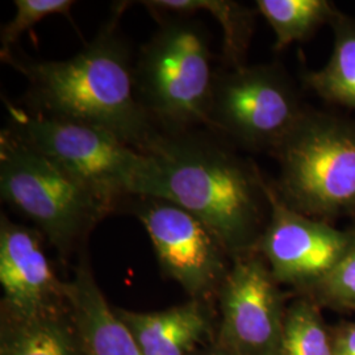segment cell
Listing matches in <instances>:
<instances>
[{
  "instance_id": "9c48e42d",
  "label": "cell",
  "mask_w": 355,
  "mask_h": 355,
  "mask_svg": "<svg viewBox=\"0 0 355 355\" xmlns=\"http://www.w3.org/2000/svg\"><path fill=\"white\" fill-rule=\"evenodd\" d=\"M217 347L232 355H280L287 308L279 283L257 250L232 258L218 290Z\"/></svg>"
},
{
  "instance_id": "9a60e30c",
  "label": "cell",
  "mask_w": 355,
  "mask_h": 355,
  "mask_svg": "<svg viewBox=\"0 0 355 355\" xmlns=\"http://www.w3.org/2000/svg\"><path fill=\"white\" fill-rule=\"evenodd\" d=\"M61 311L13 320L16 324L3 337L1 355H83L71 318L67 324Z\"/></svg>"
},
{
  "instance_id": "603a6c76",
  "label": "cell",
  "mask_w": 355,
  "mask_h": 355,
  "mask_svg": "<svg viewBox=\"0 0 355 355\" xmlns=\"http://www.w3.org/2000/svg\"><path fill=\"white\" fill-rule=\"evenodd\" d=\"M202 355H232L227 353V352H224L223 349H220V347H216L215 350H212V352H208V353H205V354Z\"/></svg>"
},
{
  "instance_id": "44dd1931",
  "label": "cell",
  "mask_w": 355,
  "mask_h": 355,
  "mask_svg": "<svg viewBox=\"0 0 355 355\" xmlns=\"http://www.w3.org/2000/svg\"><path fill=\"white\" fill-rule=\"evenodd\" d=\"M202 300H198L193 312L187 321L173 334L159 355H190L195 346L208 333L209 322Z\"/></svg>"
},
{
  "instance_id": "30bf717a",
  "label": "cell",
  "mask_w": 355,
  "mask_h": 355,
  "mask_svg": "<svg viewBox=\"0 0 355 355\" xmlns=\"http://www.w3.org/2000/svg\"><path fill=\"white\" fill-rule=\"evenodd\" d=\"M270 216L258 242L279 284L304 295L324 279L346 253L353 232L296 212L283 203L270 180Z\"/></svg>"
},
{
  "instance_id": "d6986e66",
  "label": "cell",
  "mask_w": 355,
  "mask_h": 355,
  "mask_svg": "<svg viewBox=\"0 0 355 355\" xmlns=\"http://www.w3.org/2000/svg\"><path fill=\"white\" fill-rule=\"evenodd\" d=\"M352 242L329 274L304 295L320 306L355 311V225Z\"/></svg>"
},
{
  "instance_id": "ba28073f",
  "label": "cell",
  "mask_w": 355,
  "mask_h": 355,
  "mask_svg": "<svg viewBox=\"0 0 355 355\" xmlns=\"http://www.w3.org/2000/svg\"><path fill=\"white\" fill-rule=\"evenodd\" d=\"M130 205L146 229L162 271L196 300L218 290L232 257L203 221L177 204L152 196H132Z\"/></svg>"
},
{
  "instance_id": "7a4b0ae2",
  "label": "cell",
  "mask_w": 355,
  "mask_h": 355,
  "mask_svg": "<svg viewBox=\"0 0 355 355\" xmlns=\"http://www.w3.org/2000/svg\"><path fill=\"white\" fill-rule=\"evenodd\" d=\"M127 4H114L98 33L69 60H31L13 51L0 57L28 82L26 111L99 128L142 152L161 130L136 89V61L120 26Z\"/></svg>"
},
{
  "instance_id": "5b68a950",
  "label": "cell",
  "mask_w": 355,
  "mask_h": 355,
  "mask_svg": "<svg viewBox=\"0 0 355 355\" xmlns=\"http://www.w3.org/2000/svg\"><path fill=\"white\" fill-rule=\"evenodd\" d=\"M272 157L283 203L330 224L355 220V120L306 105Z\"/></svg>"
},
{
  "instance_id": "6da1fadb",
  "label": "cell",
  "mask_w": 355,
  "mask_h": 355,
  "mask_svg": "<svg viewBox=\"0 0 355 355\" xmlns=\"http://www.w3.org/2000/svg\"><path fill=\"white\" fill-rule=\"evenodd\" d=\"M133 196L177 204L198 217L233 257L257 250L270 216V180L227 141L202 132H161L142 150Z\"/></svg>"
},
{
  "instance_id": "8992f818",
  "label": "cell",
  "mask_w": 355,
  "mask_h": 355,
  "mask_svg": "<svg viewBox=\"0 0 355 355\" xmlns=\"http://www.w3.org/2000/svg\"><path fill=\"white\" fill-rule=\"evenodd\" d=\"M305 105L283 64L217 70L208 129L250 152H274L291 132Z\"/></svg>"
},
{
  "instance_id": "ffe728a7",
  "label": "cell",
  "mask_w": 355,
  "mask_h": 355,
  "mask_svg": "<svg viewBox=\"0 0 355 355\" xmlns=\"http://www.w3.org/2000/svg\"><path fill=\"white\" fill-rule=\"evenodd\" d=\"M16 12L12 19L4 24L0 32L1 49L0 55L13 51V45L29 28L53 15H64L70 17L73 0H15Z\"/></svg>"
},
{
  "instance_id": "52a82bcc",
  "label": "cell",
  "mask_w": 355,
  "mask_h": 355,
  "mask_svg": "<svg viewBox=\"0 0 355 355\" xmlns=\"http://www.w3.org/2000/svg\"><path fill=\"white\" fill-rule=\"evenodd\" d=\"M8 125L23 140L120 205L146 166L144 153L99 128L46 117L7 101Z\"/></svg>"
},
{
  "instance_id": "ac0fdd59",
  "label": "cell",
  "mask_w": 355,
  "mask_h": 355,
  "mask_svg": "<svg viewBox=\"0 0 355 355\" xmlns=\"http://www.w3.org/2000/svg\"><path fill=\"white\" fill-rule=\"evenodd\" d=\"M198 300L179 305L161 312L137 313L114 309L117 316L127 325L144 355H159L167 341L173 337L193 312Z\"/></svg>"
},
{
  "instance_id": "277c9868",
  "label": "cell",
  "mask_w": 355,
  "mask_h": 355,
  "mask_svg": "<svg viewBox=\"0 0 355 355\" xmlns=\"http://www.w3.org/2000/svg\"><path fill=\"white\" fill-rule=\"evenodd\" d=\"M155 17L158 28L135 64L141 104L164 133L208 128L217 73L209 35L193 16Z\"/></svg>"
},
{
  "instance_id": "3957f363",
  "label": "cell",
  "mask_w": 355,
  "mask_h": 355,
  "mask_svg": "<svg viewBox=\"0 0 355 355\" xmlns=\"http://www.w3.org/2000/svg\"><path fill=\"white\" fill-rule=\"evenodd\" d=\"M0 195L64 257L117 207L10 127L0 133Z\"/></svg>"
},
{
  "instance_id": "8fae6325",
  "label": "cell",
  "mask_w": 355,
  "mask_h": 355,
  "mask_svg": "<svg viewBox=\"0 0 355 355\" xmlns=\"http://www.w3.org/2000/svg\"><path fill=\"white\" fill-rule=\"evenodd\" d=\"M42 234L0 218V283L13 320L35 318L67 304L64 283L57 279L42 248Z\"/></svg>"
},
{
  "instance_id": "7402d4cb",
  "label": "cell",
  "mask_w": 355,
  "mask_h": 355,
  "mask_svg": "<svg viewBox=\"0 0 355 355\" xmlns=\"http://www.w3.org/2000/svg\"><path fill=\"white\" fill-rule=\"evenodd\" d=\"M334 355H355V322H345L331 329Z\"/></svg>"
},
{
  "instance_id": "2e32d148",
  "label": "cell",
  "mask_w": 355,
  "mask_h": 355,
  "mask_svg": "<svg viewBox=\"0 0 355 355\" xmlns=\"http://www.w3.org/2000/svg\"><path fill=\"white\" fill-rule=\"evenodd\" d=\"M255 8L275 33V51L312 37L338 10L328 0H257Z\"/></svg>"
},
{
  "instance_id": "5bb4252c",
  "label": "cell",
  "mask_w": 355,
  "mask_h": 355,
  "mask_svg": "<svg viewBox=\"0 0 355 355\" xmlns=\"http://www.w3.org/2000/svg\"><path fill=\"white\" fill-rule=\"evenodd\" d=\"M333 51L320 70H306L305 86L329 104L355 111V17L337 10L330 20Z\"/></svg>"
},
{
  "instance_id": "e0dca14e",
  "label": "cell",
  "mask_w": 355,
  "mask_h": 355,
  "mask_svg": "<svg viewBox=\"0 0 355 355\" xmlns=\"http://www.w3.org/2000/svg\"><path fill=\"white\" fill-rule=\"evenodd\" d=\"M280 355H334L331 329L312 299L299 296L287 308Z\"/></svg>"
},
{
  "instance_id": "7c38bea8",
  "label": "cell",
  "mask_w": 355,
  "mask_h": 355,
  "mask_svg": "<svg viewBox=\"0 0 355 355\" xmlns=\"http://www.w3.org/2000/svg\"><path fill=\"white\" fill-rule=\"evenodd\" d=\"M64 296L83 355H144L127 325L107 303L86 263L64 283Z\"/></svg>"
},
{
  "instance_id": "4fadbf2b",
  "label": "cell",
  "mask_w": 355,
  "mask_h": 355,
  "mask_svg": "<svg viewBox=\"0 0 355 355\" xmlns=\"http://www.w3.org/2000/svg\"><path fill=\"white\" fill-rule=\"evenodd\" d=\"M158 15L195 16L209 12L223 29V62L225 69L246 66L248 53L253 38L255 11L233 0H148L141 3Z\"/></svg>"
}]
</instances>
